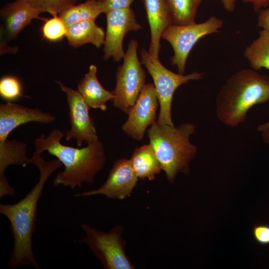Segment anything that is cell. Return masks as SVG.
Instances as JSON below:
<instances>
[{
    "mask_svg": "<svg viewBox=\"0 0 269 269\" xmlns=\"http://www.w3.org/2000/svg\"><path fill=\"white\" fill-rule=\"evenodd\" d=\"M158 103L154 85L146 84L122 126L125 134L135 140H141L147 127L156 122Z\"/></svg>",
    "mask_w": 269,
    "mask_h": 269,
    "instance_id": "8fae6325",
    "label": "cell"
},
{
    "mask_svg": "<svg viewBox=\"0 0 269 269\" xmlns=\"http://www.w3.org/2000/svg\"><path fill=\"white\" fill-rule=\"evenodd\" d=\"M40 13L26 0H16L4 5L0 10V15L7 39L16 38L33 19H41Z\"/></svg>",
    "mask_w": 269,
    "mask_h": 269,
    "instance_id": "9a60e30c",
    "label": "cell"
},
{
    "mask_svg": "<svg viewBox=\"0 0 269 269\" xmlns=\"http://www.w3.org/2000/svg\"><path fill=\"white\" fill-rule=\"evenodd\" d=\"M103 13L98 0H87L74 5L58 15L67 28L71 25L85 20H95Z\"/></svg>",
    "mask_w": 269,
    "mask_h": 269,
    "instance_id": "ffe728a7",
    "label": "cell"
},
{
    "mask_svg": "<svg viewBox=\"0 0 269 269\" xmlns=\"http://www.w3.org/2000/svg\"><path fill=\"white\" fill-rule=\"evenodd\" d=\"M223 25L222 19L213 15L205 21L177 25L170 24L163 31L161 38L167 40L173 50L171 58L172 66L178 73L184 74L188 56L195 44L202 37L218 32Z\"/></svg>",
    "mask_w": 269,
    "mask_h": 269,
    "instance_id": "ba28073f",
    "label": "cell"
},
{
    "mask_svg": "<svg viewBox=\"0 0 269 269\" xmlns=\"http://www.w3.org/2000/svg\"><path fill=\"white\" fill-rule=\"evenodd\" d=\"M203 0H167L172 24L184 25L195 23L198 7Z\"/></svg>",
    "mask_w": 269,
    "mask_h": 269,
    "instance_id": "44dd1931",
    "label": "cell"
},
{
    "mask_svg": "<svg viewBox=\"0 0 269 269\" xmlns=\"http://www.w3.org/2000/svg\"><path fill=\"white\" fill-rule=\"evenodd\" d=\"M106 14L104 59L113 58L115 61L119 62L125 55L123 48L125 36L130 31L140 30L142 27L136 21L134 12L131 8L112 10Z\"/></svg>",
    "mask_w": 269,
    "mask_h": 269,
    "instance_id": "30bf717a",
    "label": "cell"
},
{
    "mask_svg": "<svg viewBox=\"0 0 269 269\" xmlns=\"http://www.w3.org/2000/svg\"><path fill=\"white\" fill-rule=\"evenodd\" d=\"M81 227L85 235L78 242L88 246L104 269H135L126 252L122 225H116L108 232L96 230L86 223Z\"/></svg>",
    "mask_w": 269,
    "mask_h": 269,
    "instance_id": "5b68a950",
    "label": "cell"
},
{
    "mask_svg": "<svg viewBox=\"0 0 269 269\" xmlns=\"http://www.w3.org/2000/svg\"><path fill=\"white\" fill-rule=\"evenodd\" d=\"M145 8L150 31L148 52L158 58L160 40L164 30L172 24L167 0H141Z\"/></svg>",
    "mask_w": 269,
    "mask_h": 269,
    "instance_id": "5bb4252c",
    "label": "cell"
},
{
    "mask_svg": "<svg viewBox=\"0 0 269 269\" xmlns=\"http://www.w3.org/2000/svg\"><path fill=\"white\" fill-rule=\"evenodd\" d=\"M244 3H251L254 11L258 12L263 7H265L269 4V0H242Z\"/></svg>",
    "mask_w": 269,
    "mask_h": 269,
    "instance_id": "83f0119b",
    "label": "cell"
},
{
    "mask_svg": "<svg viewBox=\"0 0 269 269\" xmlns=\"http://www.w3.org/2000/svg\"><path fill=\"white\" fill-rule=\"evenodd\" d=\"M257 26L269 33V6L258 11Z\"/></svg>",
    "mask_w": 269,
    "mask_h": 269,
    "instance_id": "4316f807",
    "label": "cell"
},
{
    "mask_svg": "<svg viewBox=\"0 0 269 269\" xmlns=\"http://www.w3.org/2000/svg\"><path fill=\"white\" fill-rule=\"evenodd\" d=\"M138 179L130 159L121 158L115 161L107 180L101 187L75 194L74 196L102 195L110 199L123 200L131 196Z\"/></svg>",
    "mask_w": 269,
    "mask_h": 269,
    "instance_id": "7c38bea8",
    "label": "cell"
},
{
    "mask_svg": "<svg viewBox=\"0 0 269 269\" xmlns=\"http://www.w3.org/2000/svg\"><path fill=\"white\" fill-rule=\"evenodd\" d=\"M141 63L151 76L160 106L157 123L174 126L171 118V105L175 90L181 85L190 80H198L203 78V74L194 72L185 75L175 73L165 68L159 58L151 56L142 48L140 50Z\"/></svg>",
    "mask_w": 269,
    "mask_h": 269,
    "instance_id": "8992f818",
    "label": "cell"
},
{
    "mask_svg": "<svg viewBox=\"0 0 269 269\" xmlns=\"http://www.w3.org/2000/svg\"><path fill=\"white\" fill-rule=\"evenodd\" d=\"M56 82L66 94L69 108L71 128L65 134L66 140L75 139L78 147L84 141L89 144L98 140L94 121L89 114L90 108L80 93L59 81Z\"/></svg>",
    "mask_w": 269,
    "mask_h": 269,
    "instance_id": "9c48e42d",
    "label": "cell"
},
{
    "mask_svg": "<svg viewBox=\"0 0 269 269\" xmlns=\"http://www.w3.org/2000/svg\"><path fill=\"white\" fill-rule=\"evenodd\" d=\"M253 233L254 238L259 243L269 245V225H256L253 228Z\"/></svg>",
    "mask_w": 269,
    "mask_h": 269,
    "instance_id": "484cf974",
    "label": "cell"
},
{
    "mask_svg": "<svg viewBox=\"0 0 269 269\" xmlns=\"http://www.w3.org/2000/svg\"><path fill=\"white\" fill-rule=\"evenodd\" d=\"M64 136L61 131L54 129L46 137L41 134L34 142L35 152L41 154L47 151L64 166V170L56 175L53 184L63 185L73 190L77 187L81 188L84 182L93 183L106 162L103 142L97 140L86 147L75 148L61 143V139Z\"/></svg>",
    "mask_w": 269,
    "mask_h": 269,
    "instance_id": "7a4b0ae2",
    "label": "cell"
},
{
    "mask_svg": "<svg viewBox=\"0 0 269 269\" xmlns=\"http://www.w3.org/2000/svg\"><path fill=\"white\" fill-rule=\"evenodd\" d=\"M43 37L51 42L59 41L66 36L67 27L58 16L46 20L41 28Z\"/></svg>",
    "mask_w": 269,
    "mask_h": 269,
    "instance_id": "603a6c76",
    "label": "cell"
},
{
    "mask_svg": "<svg viewBox=\"0 0 269 269\" xmlns=\"http://www.w3.org/2000/svg\"><path fill=\"white\" fill-rule=\"evenodd\" d=\"M134 0H102L98 1L99 6L103 13H107L109 11L130 8L131 3Z\"/></svg>",
    "mask_w": 269,
    "mask_h": 269,
    "instance_id": "d4e9b609",
    "label": "cell"
},
{
    "mask_svg": "<svg viewBox=\"0 0 269 269\" xmlns=\"http://www.w3.org/2000/svg\"><path fill=\"white\" fill-rule=\"evenodd\" d=\"M97 70L95 65L90 66L88 73L79 82L77 91L90 109L105 111L107 110L106 102L113 100L114 96L101 85L97 77Z\"/></svg>",
    "mask_w": 269,
    "mask_h": 269,
    "instance_id": "2e32d148",
    "label": "cell"
},
{
    "mask_svg": "<svg viewBox=\"0 0 269 269\" xmlns=\"http://www.w3.org/2000/svg\"><path fill=\"white\" fill-rule=\"evenodd\" d=\"M69 45L78 47L91 43L97 48L104 44L105 33L95 20H88L76 23L67 28L66 35Z\"/></svg>",
    "mask_w": 269,
    "mask_h": 269,
    "instance_id": "e0dca14e",
    "label": "cell"
},
{
    "mask_svg": "<svg viewBox=\"0 0 269 269\" xmlns=\"http://www.w3.org/2000/svg\"><path fill=\"white\" fill-rule=\"evenodd\" d=\"M0 96L7 102H11L23 96L19 80L12 76L2 77L0 81Z\"/></svg>",
    "mask_w": 269,
    "mask_h": 269,
    "instance_id": "cb8c5ba5",
    "label": "cell"
},
{
    "mask_svg": "<svg viewBox=\"0 0 269 269\" xmlns=\"http://www.w3.org/2000/svg\"><path fill=\"white\" fill-rule=\"evenodd\" d=\"M41 154L35 152L28 160V164H34L39 169L38 182L18 202L11 204H0V213L9 220L14 242L12 252L7 265L11 268L22 266L41 268L34 258L32 250V236L35 228L38 202L43 192L45 183L51 174L63 164L58 159L45 161Z\"/></svg>",
    "mask_w": 269,
    "mask_h": 269,
    "instance_id": "6da1fadb",
    "label": "cell"
},
{
    "mask_svg": "<svg viewBox=\"0 0 269 269\" xmlns=\"http://www.w3.org/2000/svg\"><path fill=\"white\" fill-rule=\"evenodd\" d=\"M243 55L252 69L256 71L262 68L269 70V33L260 30L257 38L245 47Z\"/></svg>",
    "mask_w": 269,
    "mask_h": 269,
    "instance_id": "d6986e66",
    "label": "cell"
},
{
    "mask_svg": "<svg viewBox=\"0 0 269 269\" xmlns=\"http://www.w3.org/2000/svg\"><path fill=\"white\" fill-rule=\"evenodd\" d=\"M269 101V76L253 69H243L232 75L216 98V114L225 125L243 123L254 106Z\"/></svg>",
    "mask_w": 269,
    "mask_h": 269,
    "instance_id": "3957f363",
    "label": "cell"
},
{
    "mask_svg": "<svg viewBox=\"0 0 269 269\" xmlns=\"http://www.w3.org/2000/svg\"><path fill=\"white\" fill-rule=\"evenodd\" d=\"M261 133L264 142L269 145V130L265 131Z\"/></svg>",
    "mask_w": 269,
    "mask_h": 269,
    "instance_id": "4dcf8cb0",
    "label": "cell"
},
{
    "mask_svg": "<svg viewBox=\"0 0 269 269\" xmlns=\"http://www.w3.org/2000/svg\"><path fill=\"white\" fill-rule=\"evenodd\" d=\"M98 0V1H101V0Z\"/></svg>",
    "mask_w": 269,
    "mask_h": 269,
    "instance_id": "1f68e13d",
    "label": "cell"
},
{
    "mask_svg": "<svg viewBox=\"0 0 269 269\" xmlns=\"http://www.w3.org/2000/svg\"><path fill=\"white\" fill-rule=\"evenodd\" d=\"M53 115L37 108H29L7 102L0 104V142L7 139L9 134L19 126L30 122L42 124L52 123Z\"/></svg>",
    "mask_w": 269,
    "mask_h": 269,
    "instance_id": "4fadbf2b",
    "label": "cell"
},
{
    "mask_svg": "<svg viewBox=\"0 0 269 269\" xmlns=\"http://www.w3.org/2000/svg\"><path fill=\"white\" fill-rule=\"evenodd\" d=\"M41 12H47L53 16L75 5L78 0H26Z\"/></svg>",
    "mask_w": 269,
    "mask_h": 269,
    "instance_id": "7402d4cb",
    "label": "cell"
},
{
    "mask_svg": "<svg viewBox=\"0 0 269 269\" xmlns=\"http://www.w3.org/2000/svg\"><path fill=\"white\" fill-rule=\"evenodd\" d=\"M237 0H221L223 6L228 12L233 11L236 7Z\"/></svg>",
    "mask_w": 269,
    "mask_h": 269,
    "instance_id": "f1b7e54d",
    "label": "cell"
},
{
    "mask_svg": "<svg viewBox=\"0 0 269 269\" xmlns=\"http://www.w3.org/2000/svg\"><path fill=\"white\" fill-rule=\"evenodd\" d=\"M268 130H269V121L259 125L257 128V130L261 133Z\"/></svg>",
    "mask_w": 269,
    "mask_h": 269,
    "instance_id": "f546056e",
    "label": "cell"
},
{
    "mask_svg": "<svg viewBox=\"0 0 269 269\" xmlns=\"http://www.w3.org/2000/svg\"><path fill=\"white\" fill-rule=\"evenodd\" d=\"M196 127L192 123L171 126L154 123L147 131L149 142L159 160L167 180L174 182L180 172L188 174L197 147L189 141Z\"/></svg>",
    "mask_w": 269,
    "mask_h": 269,
    "instance_id": "277c9868",
    "label": "cell"
},
{
    "mask_svg": "<svg viewBox=\"0 0 269 269\" xmlns=\"http://www.w3.org/2000/svg\"><path fill=\"white\" fill-rule=\"evenodd\" d=\"M130 160L137 178L142 180L154 179L155 175L162 169L150 143L135 148Z\"/></svg>",
    "mask_w": 269,
    "mask_h": 269,
    "instance_id": "ac0fdd59",
    "label": "cell"
},
{
    "mask_svg": "<svg viewBox=\"0 0 269 269\" xmlns=\"http://www.w3.org/2000/svg\"><path fill=\"white\" fill-rule=\"evenodd\" d=\"M137 41H130L123 64L116 73V85L111 91L114 96L113 106L127 115L134 105L145 84L144 69L137 56Z\"/></svg>",
    "mask_w": 269,
    "mask_h": 269,
    "instance_id": "52a82bcc",
    "label": "cell"
}]
</instances>
